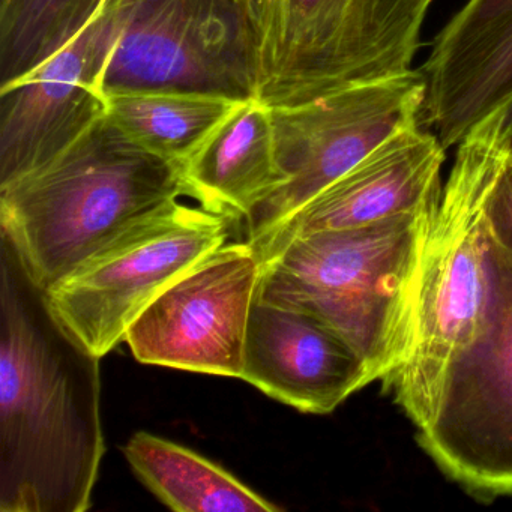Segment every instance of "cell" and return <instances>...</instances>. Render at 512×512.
Returning <instances> with one entry per match:
<instances>
[{
  "mask_svg": "<svg viewBox=\"0 0 512 512\" xmlns=\"http://www.w3.org/2000/svg\"><path fill=\"white\" fill-rule=\"evenodd\" d=\"M422 125L458 143L512 98V0H466L431 44L419 68Z\"/></svg>",
  "mask_w": 512,
  "mask_h": 512,
  "instance_id": "cell-12",
  "label": "cell"
},
{
  "mask_svg": "<svg viewBox=\"0 0 512 512\" xmlns=\"http://www.w3.org/2000/svg\"><path fill=\"white\" fill-rule=\"evenodd\" d=\"M178 199L193 200L182 167L131 139L106 115L58 157L0 187V236L47 290L119 233Z\"/></svg>",
  "mask_w": 512,
  "mask_h": 512,
  "instance_id": "cell-2",
  "label": "cell"
},
{
  "mask_svg": "<svg viewBox=\"0 0 512 512\" xmlns=\"http://www.w3.org/2000/svg\"><path fill=\"white\" fill-rule=\"evenodd\" d=\"M235 218L170 202L119 233L46 290L62 323L103 358L176 278L229 241Z\"/></svg>",
  "mask_w": 512,
  "mask_h": 512,
  "instance_id": "cell-7",
  "label": "cell"
},
{
  "mask_svg": "<svg viewBox=\"0 0 512 512\" xmlns=\"http://www.w3.org/2000/svg\"><path fill=\"white\" fill-rule=\"evenodd\" d=\"M509 157L502 112L479 122L457 145L454 164L425 245L406 358L383 391L416 430L436 409L452 359L481 331L496 290V245L487 209Z\"/></svg>",
  "mask_w": 512,
  "mask_h": 512,
  "instance_id": "cell-3",
  "label": "cell"
},
{
  "mask_svg": "<svg viewBox=\"0 0 512 512\" xmlns=\"http://www.w3.org/2000/svg\"><path fill=\"white\" fill-rule=\"evenodd\" d=\"M499 110L502 112L503 133L508 143L509 155H512V98Z\"/></svg>",
  "mask_w": 512,
  "mask_h": 512,
  "instance_id": "cell-20",
  "label": "cell"
},
{
  "mask_svg": "<svg viewBox=\"0 0 512 512\" xmlns=\"http://www.w3.org/2000/svg\"><path fill=\"white\" fill-rule=\"evenodd\" d=\"M103 0H2V85L16 82L62 49Z\"/></svg>",
  "mask_w": 512,
  "mask_h": 512,
  "instance_id": "cell-18",
  "label": "cell"
},
{
  "mask_svg": "<svg viewBox=\"0 0 512 512\" xmlns=\"http://www.w3.org/2000/svg\"><path fill=\"white\" fill-rule=\"evenodd\" d=\"M107 116L131 139L178 166L199 151L241 101L194 92H122L107 95Z\"/></svg>",
  "mask_w": 512,
  "mask_h": 512,
  "instance_id": "cell-17",
  "label": "cell"
},
{
  "mask_svg": "<svg viewBox=\"0 0 512 512\" xmlns=\"http://www.w3.org/2000/svg\"><path fill=\"white\" fill-rule=\"evenodd\" d=\"M100 359L0 236V512H83L106 454Z\"/></svg>",
  "mask_w": 512,
  "mask_h": 512,
  "instance_id": "cell-1",
  "label": "cell"
},
{
  "mask_svg": "<svg viewBox=\"0 0 512 512\" xmlns=\"http://www.w3.org/2000/svg\"><path fill=\"white\" fill-rule=\"evenodd\" d=\"M434 0H248L257 97L290 107L415 70Z\"/></svg>",
  "mask_w": 512,
  "mask_h": 512,
  "instance_id": "cell-5",
  "label": "cell"
},
{
  "mask_svg": "<svg viewBox=\"0 0 512 512\" xmlns=\"http://www.w3.org/2000/svg\"><path fill=\"white\" fill-rule=\"evenodd\" d=\"M496 268L490 313L452 359L416 434L446 476L482 499L512 496V256L497 245Z\"/></svg>",
  "mask_w": 512,
  "mask_h": 512,
  "instance_id": "cell-9",
  "label": "cell"
},
{
  "mask_svg": "<svg viewBox=\"0 0 512 512\" xmlns=\"http://www.w3.org/2000/svg\"><path fill=\"white\" fill-rule=\"evenodd\" d=\"M263 260L250 241L206 254L163 290L128 329L142 364L241 379Z\"/></svg>",
  "mask_w": 512,
  "mask_h": 512,
  "instance_id": "cell-10",
  "label": "cell"
},
{
  "mask_svg": "<svg viewBox=\"0 0 512 512\" xmlns=\"http://www.w3.org/2000/svg\"><path fill=\"white\" fill-rule=\"evenodd\" d=\"M124 454L137 478L173 511H281L223 467L148 431L134 433Z\"/></svg>",
  "mask_w": 512,
  "mask_h": 512,
  "instance_id": "cell-16",
  "label": "cell"
},
{
  "mask_svg": "<svg viewBox=\"0 0 512 512\" xmlns=\"http://www.w3.org/2000/svg\"><path fill=\"white\" fill-rule=\"evenodd\" d=\"M424 100V79L413 70L272 109L284 182L245 218L247 241L259 247L377 146L422 124Z\"/></svg>",
  "mask_w": 512,
  "mask_h": 512,
  "instance_id": "cell-8",
  "label": "cell"
},
{
  "mask_svg": "<svg viewBox=\"0 0 512 512\" xmlns=\"http://www.w3.org/2000/svg\"><path fill=\"white\" fill-rule=\"evenodd\" d=\"M241 380L311 415L334 412L374 383L361 356L319 317L257 296Z\"/></svg>",
  "mask_w": 512,
  "mask_h": 512,
  "instance_id": "cell-13",
  "label": "cell"
},
{
  "mask_svg": "<svg viewBox=\"0 0 512 512\" xmlns=\"http://www.w3.org/2000/svg\"><path fill=\"white\" fill-rule=\"evenodd\" d=\"M113 34V0H103L59 52L2 85L0 187L58 157L107 115L100 77Z\"/></svg>",
  "mask_w": 512,
  "mask_h": 512,
  "instance_id": "cell-11",
  "label": "cell"
},
{
  "mask_svg": "<svg viewBox=\"0 0 512 512\" xmlns=\"http://www.w3.org/2000/svg\"><path fill=\"white\" fill-rule=\"evenodd\" d=\"M194 202L245 220L284 182L271 107L241 101L184 167Z\"/></svg>",
  "mask_w": 512,
  "mask_h": 512,
  "instance_id": "cell-15",
  "label": "cell"
},
{
  "mask_svg": "<svg viewBox=\"0 0 512 512\" xmlns=\"http://www.w3.org/2000/svg\"><path fill=\"white\" fill-rule=\"evenodd\" d=\"M487 217L494 244L512 256V155L494 185Z\"/></svg>",
  "mask_w": 512,
  "mask_h": 512,
  "instance_id": "cell-19",
  "label": "cell"
},
{
  "mask_svg": "<svg viewBox=\"0 0 512 512\" xmlns=\"http://www.w3.org/2000/svg\"><path fill=\"white\" fill-rule=\"evenodd\" d=\"M113 11L115 34L100 77L104 98L148 91L256 98L248 0H113Z\"/></svg>",
  "mask_w": 512,
  "mask_h": 512,
  "instance_id": "cell-6",
  "label": "cell"
},
{
  "mask_svg": "<svg viewBox=\"0 0 512 512\" xmlns=\"http://www.w3.org/2000/svg\"><path fill=\"white\" fill-rule=\"evenodd\" d=\"M446 149L424 125L400 131L317 194L259 247L262 257L293 236L370 226L439 199Z\"/></svg>",
  "mask_w": 512,
  "mask_h": 512,
  "instance_id": "cell-14",
  "label": "cell"
},
{
  "mask_svg": "<svg viewBox=\"0 0 512 512\" xmlns=\"http://www.w3.org/2000/svg\"><path fill=\"white\" fill-rule=\"evenodd\" d=\"M439 200L370 226L287 239L263 257L257 298L319 317L361 356L374 382H382L409 350Z\"/></svg>",
  "mask_w": 512,
  "mask_h": 512,
  "instance_id": "cell-4",
  "label": "cell"
}]
</instances>
